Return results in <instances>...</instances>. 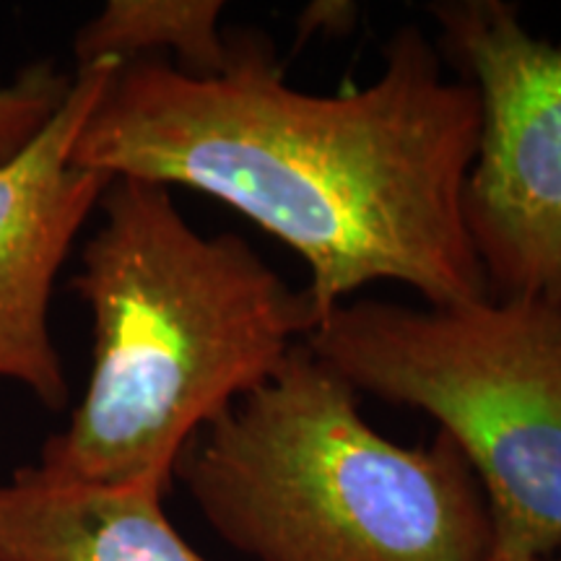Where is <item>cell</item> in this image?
I'll list each match as a JSON object with an SVG mask.
<instances>
[{
  "mask_svg": "<svg viewBox=\"0 0 561 561\" xmlns=\"http://www.w3.org/2000/svg\"><path fill=\"white\" fill-rule=\"evenodd\" d=\"M543 561H561V549H559L557 553H551V557H549V559H543Z\"/></svg>",
  "mask_w": 561,
  "mask_h": 561,
  "instance_id": "8fae6325",
  "label": "cell"
},
{
  "mask_svg": "<svg viewBox=\"0 0 561 561\" xmlns=\"http://www.w3.org/2000/svg\"><path fill=\"white\" fill-rule=\"evenodd\" d=\"M174 476L257 561H486L489 512L458 445L385 439L359 392L297 343L195 434Z\"/></svg>",
  "mask_w": 561,
  "mask_h": 561,
  "instance_id": "3957f363",
  "label": "cell"
},
{
  "mask_svg": "<svg viewBox=\"0 0 561 561\" xmlns=\"http://www.w3.org/2000/svg\"><path fill=\"white\" fill-rule=\"evenodd\" d=\"M445 68L403 26L369 87L314 94L289 87L268 34L227 30L214 73L167 58L117 68L70 161L227 203L305 261L318 325L377 280L460 305L486 297L462 221L479 96Z\"/></svg>",
  "mask_w": 561,
  "mask_h": 561,
  "instance_id": "6da1fadb",
  "label": "cell"
},
{
  "mask_svg": "<svg viewBox=\"0 0 561 561\" xmlns=\"http://www.w3.org/2000/svg\"><path fill=\"white\" fill-rule=\"evenodd\" d=\"M221 16L219 0H110L76 34V68L174 53V66L187 73H214L227 60Z\"/></svg>",
  "mask_w": 561,
  "mask_h": 561,
  "instance_id": "ba28073f",
  "label": "cell"
},
{
  "mask_svg": "<svg viewBox=\"0 0 561 561\" xmlns=\"http://www.w3.org/2000/svg\"><path fill=\"white\" fill-rule=\"evenodd\" d=\"M164 491L102 486L24 466L0 481V561H206L161 507Z\"/></svg>",
  "mask_w": 561,
  "mask_h": 561,
  "instance_id": "52a82bcc",
  "label": "cell"
},
{
  "mask_svg": "<svg viewBox=\"0 0 561 561\" xmlns=\"http://www.w3.org/2000/svg\"><path fill=\"white\" fill-rule=\"evenodd\" d=\"M117 68V60L76 68L58 115L0 167V380L26 388L50 411L66 409L70 396L50 331L55 280L110 185L70 153Z\"/></svg>",
  "mask_w": 561,
  "mask_h": 561,
  "instance_id": "8992f818",
  "label": "cell"
},
{
  "mask_svg": "<svg viewBox=\"0 0 561 561\" xmlns=\"http://www.w3.org/2000/svg\"><path fill=\"white\" fill-rule=\"evenodd\" d=\"M437 50L479 96L462 221L489 297L561 301V42L502 0L432 3Z\"/></svg>",
  "mask_w": 561,
  "mask_h": 561,
  "instance_id": "5b68a950",
  "label": "cell"
},
{
  "mask_svg": "<svg viewBox=\"0 0 561 561\" xmlns=\"http://www.w3.org/2000/svg\"><path fill=\"white\" fill-rule=\"evenodd\" d=\"M359 9L354 3H312L301 13L299 37L307 39L312 34H346L354 26Z\"/></svg>",
  "mask_w": 561,
  "mask_h": 561,
  "instance_id": "30bf717a",
  "label": "cell"
},
{
  "mask_svg": "<svg viewBox=\"0 0 561 561\" xmlns=\"http://www.w3.org/2000/svg\"><path fill=\"white\" fill-rule=\"evenodd\" d=\"M356 392L426 413L486 500L489 559L561 549V301H343L305 339Z\"/></svg>",
  "mask_w": 561,
  "mask_h": 561,
  "instance_id": "277c9868",
  "label": "cell"
},
{
  "mask_svg": "<svg viewBox=\"0 0 561 561\" xmlns=\"http://www.w3.org/2000/svg\"><path fill=\"white\" fill-rule=\"evenodd\" d=\"M100 210L70 278L94 325L91 375L39 466L167 491L195 434L268 380L318 314L240 234H201L170 187L110 180Z\"/></svg>",
  "mask_w": 561,
  "mask_h": 561,
  "instance_id": "7a4b0ae2",
  "label": "cell"
},
{
  "mask_svg": "<svg viewBox=\"0 0 561 561\" xmlns=\"http://www.w3.org/2000/svg\"><path fill=\"white\" fill-rule=\"evenodd\" d=\"M73 73L34 62L0 87V167L19 157L66 104Z\"/></svg>",
  "mask_w": 561,
  "mask_h": 561,
  "instance_id": "9c48e42d",
  "label": "cell"
}]
</instances>
